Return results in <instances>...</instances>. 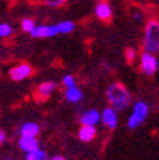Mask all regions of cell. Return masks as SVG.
<instances>
[{
    "instance_id": "obj_1",
    "label": "cell",
    "mask_w": 159,
    "mask_h": 160,
    "mask_svg": "<svg viewBox=\"0 0 159 160\" xmlns=\"http://www.w3.org/2000/svg\"><path fill=\"white\" fill-rule=\"evenodd\" d=\"M106 99L110 107H112L117 112L125 111L132 106V94L128 87L121 82H112L107 86Z\"/></svg>"
},
{
    "instance_id": "obj_2",
    "label": "cell",
    "mask_w": 159,
    "mask_h": 160,
    "mask_svg": "<svg viewBox=\"0 0 159 160\" xmlns=\"http://www.w3.org/2000/svg\"><path fill=\"white\" fill-rule=\"evenodd\" d=\"M150 113V106L145 100H137L132 103L131 113L126 118V128L131 130H134L144 124Z\"/></svg>"
},
{
    "instance_id": "obj_3",
    "label": "cell",
    "mask_w": 159,
    "mask_h": 160,
    "mask_svg": "<svg viewBox=\"0 0 159 160\" xmlns=\"http://www.w3.org/2000/svg\"><path fill=\"white\" fill-rule=\"evenodd\" d=\"M144 52L156 55L159 53V21L150 20L144 30V39H142Z\"/></svg>"
},
{
    "instance_id": "obj_4",
    "label": "cell",
    "mask_w": 159,
    "mask_h": 160,
    "mask_svg": "<svg viewBox=\"0 0 159 160\" xmlns=\"http://www.w3.org/2000/svg\"><path fill=\"white\" fill-rule=\"evenodd\" d=\"M159 69V60L155 55L149 52H142L140 56V70L142 74L151 77Z\"/></svg>"
},
{
    "instance_id": "obj_5",
    "label": "cell",
    "mask_w": 159,
    "mask_h": 160,
    "mask_svg": "<svg viewBox=\"0 0 159 160\" xmlns=\"http://www.w3.org/2000/svg\"><path fill=\"white\" fill-rule=\"evenodd\" d=\"M119 112L112 107H106L100 111V124L108 130H114L119 125Z\"/></svg>"
},
{
    "instance_id": "obj_6",
    "label": "cell",
    "mask_w": 159,
    "mask_h": 160,
    "mask_svg": "<svg viewBox=\"0 0 159 160\" xmlns=\"http://www.w3.org/2000/svg\"><path fill=\"white\" fill-rule=\"evenodd\" d=\"M33 74V67L28 62H21L9 69V77L16 82L23 81Z\"/></svg>"
},
{
    "instance_id": "obj_7",
    "label": "cell",
    "mask_w": 159,
    "mask_h": 160,
    "mask_svg": "<svg viewBox=\"0 0 159 160\" xmlns=\"http://www.w3.org/2000/svg\"><path fill=\"white\" fill-rule=\"evenodd\" d=\"M80 122L81 125H87V126H97L100 124V111L95 108H89L85 109L81 115H80Z\"/></svg>"
},
{
    "instance_id": "obj_8",
    "label": "cell",
    "mask_w": 159,
    "mask_h": 160,
    "mask_svg": "<svg viewBox=\"0 0 159 160\" xmlns=\"http://www.w3.org/2000/svg\"><path fill=\"white\" fill-rule=\"evenodd\" d=\"M58 34L56 25H35L30 33L33 38H54Z\"/></svg>"
},
{
    "instance_id": "obj_9",
    "label": "cell",
    "mask_w": 159,
    "mask_h": 160,
    "mask_svg": "<svg viewBox=\"0 0 159 160\" xmlns=\"http://www.w3.org/2000/svg\"><path fill=\"white\" fill-rule=\"evenodd\" d=\"M56 89H58V85L54 81H44L42 83H39L37 87V98L42 99V100L49 99L51 95L56 91Z\"/></svg>"
},
{
    "instance_id": "obj_10",
    "label": "cell",
    "mask_w": 159,
    "mask_h": 160,
    "mask_svg": "<svg viewBox=\"0 0 159 160\" xmlns=\"http://www.w3.org/2000/svg\"><path fill=\"white\" fill-rule=\"evenodd\" d=\"M98 134L97 126H87V125H81L77 132V137L82 143H90L95 139Z\"/></svg>"
},
{
    "instance_id": "obj_11",
    "label": "cell",
    "mask_w": 159,
    "mask_h": 160,
    "mask_svg": "<svg viewBox=\"0 0 159 160\" xmlns=\"http://www.w3.org/2000/svg\"><path fill=\"white\" fill-rule=\"evenodd\" d=\"M20 137H33L37 138L41 133V126L34 121H26L20 126Z\"/></svg>"
},
{
    "instance_id": "obj_12",
    "label": "cell",
    "mask_w": 159,
    "mask_h": 160,
    "mask_svg": "<svg viewBox=\"0 0 159 160\" xmlns=\"http://www.w3.org/2000/svg\"><path fill=\"white\" fill-rule=\"evenodd\" d=\"M64 99L70 104H78L84 100V91L78 86L69 87L64 90Z\"/></svg>"
},
{
    "instance_id": "obj_13",
    "label": "cell",
    "mask_w": 159,
    "mask_h": 160,
    "mask_svg": "<svg viewBox=\"0 0 159 160\" xmlns=\"http://www.w3.org/2000/svg\"><path fill=\"white\" fill-rule=\"evenodd\" d=\"M95 16L102 21H108L112 17V7L107 2H99L95 5Z\"/></svg>"
},
{
    "instance_id": "obj_14",
    "label": "cell",
    "mask_w": 159,
    "mask_h": 160,
    "mask_svg": "<svg viewBox=\"0 0 159 160\" xmlns=\"http://www.w3.org/2000/svg\"><path fill=\"white\" fill-rule=\"evenodd\" d=\"M18 147L22 152L25 154H29L31 151H34L37 148L41 147L39 145V141L37 138H33V137H20L18 139Z\"/></svg>"
},
{
    "instance_id": "obj_15",
    "label": "cell",
    "mask_w": 159,
    "mask_h": 160,
    "mask_svg": "<svg viewBox=\"0 0 159 160\" xmlns=\"http://www.w3.org/2000/svg\"><path fill=\"white\" fill-rule=\"evenodd\" d=\"M76 25L73 21H69V20H65V21H60L56 23V29H58V33L59 34H70L72 31L74 30Z\"/></svg>"
},
{
    "instance_id": "obj_16",
    "label": "cell",
    "mask_w": 159,
    "mask_h": 160,
    "mask_svg": "<svg viewBox=\"0 0 159 160\" xmlns=\"http://www.w3.org/2000/svg\"><path fill=\"white\" fill-rule=\"evenodd\" d=\"M25 160H50V156L44 150L39 147L29 154H25Z\"/></svg>"
},
{
    "instance_id": "obj_17",
    "label": "cell",
    "mask_w": 159,
    "mask_h": 160,
    "mask_svg": "<svg viewBox=\"0 0 159 160\" xmlns=\"http://www.w3.org/2000/svg\"><path fill=\"white\" fill-rule=\"evenodd\" d=\"M61 83L65 89H69V87H74L77 86V81H76V77L73 74H65L61 79Z\"/></svg>"
},
{
    "instance_id": "obj_18",
    "label": "cell",
    "mask_w": 159,
    "mask_h": 160,
    "mask_svg": "<svg viewBox=\"0 0 159 160\" xmlns=\"http://www.w3.org/2000/svg\"><path fill=\"white\" fill-rule=\"evenodd\" d=\"M35 28V22L34 20H31V18H23L21 21V29L25 31V33H31V30H33Z\"/></svg>"
},
{
    "instance_id": "obj_19",
    "label": "cell",
    "mask_w": 159,
    "mask_h": 160,
    "mask_svg": "<svg viewBox=\"0 0 159 160\" xmlns=\"http://www.w3.org/2000/svg\"><path fill=\"white\" fill-rule=\"evenodd\" d=\"M13 33V29L12 26L9 25V23H0V38H8V37H11Z\"/></svg>"
},
{
    "instance_id": "obj_20",
    "label": "cell",
    "mask_w": 159,
    "mask_h": 160,
    "mask_svg": "<svg viewBox=\"0 0 159 160\" xmlns=\"http://www.w3.org/2000/svg\"><path fill=\"white\" fill-rule=\"evenodd\" d=\"M125 59L128 62H133L134 60L137 59V51L134 48H126L125 51Z\"/></svg>"
},
{
    "instance_id": "obj_21",
    "label": "cell",
    "mask_w": 159,
    "mask_h": 160,
    "mask_svg": "<svg viewBox=\"0 0 159 160\" xmlns=\"http://www.w3.org/2000/svg\"><path fill=\"white\" fill-rule=\"evenodd\" d=\"M67 0H44V4L50 8H60L65 4Z\"/></svg>"
},
{
    "instance_id": "obj_22",
    "label": "cell",
    "mask_w": 159,
    "mask_h": 160,
    "mask_svg": "<svg viewBox=\"0 0 159 160\" xmlns=\"http://www.w3.org/2000/svg\"><path fill=\"white\" fill-rule=\"evenodd\" d=\"M5 139H7V135H5V133H4V130L0 128V146L3 145V143L5 142Z\"/></svg>"
},
{
    "instance_id": "obj_23",
    "label": "cell",
    "mask_w": 159,
    "mask_h": 160,
    "mask_svg": "<svg viewBox=\"0 0 159 160\" xmlns=\"http://www.w3.org/2000/svg\"><path fill=\"white\" fill-rule=\"evenodd\" d=\"M133 18L136 21H141L142 18H144V14H142L141 12H134L133 13Z\"/></svg>"
},
{
    "instance_id": "obj_24",
    "label": "cell",
    "mask_w": 159,
    "mask_h": 160,
    "mask_svg": "<svg viewBox=\"0 0 159 160\" xmlns=\"http://www.w3.org/2000/svg\"><path fill=\"white\" fill-rule=\"evenodd\" d=\"M50 160H67L64 156H61V155H55L52 158H50Z\"/></svg>"
}]
</instances>
